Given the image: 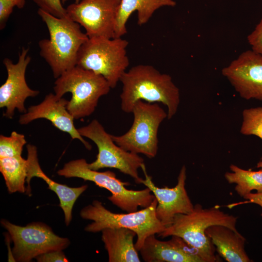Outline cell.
I'll list each match as a JSON object with an SVG mask.
<instances>
[{
  "instance_id": "e0dca14e",
  "label": "cell",
  "mask_w": 262,
  "mask_h": 262,
  "mask_svg": "<svg viewBox=\"0 0 262 262\" xmlns=\"http://www.w3.org/2000/svg\"><path fill=\"white\" fill-rule=\"evenodd\" d=\"M167 241L149 236L139 251L146 262H203L195 249L180 237L173 235Z\"/></svg>"
},
{
  "instance_id": "7c38bea8",
  "label": "cell",
  "mask_w": 262,
  "mask_h": 262,
  "mask_svg": "<svg viewBox=\"0 0 262 262\" xmlns=\"http://www.w3.org/2000/svg\"><path fill=\"white\" fill-rule=\"evenodd\" d=\"M29 50V48H22L16 63L8 58L3 60L7 77L0 87V107L5 108L3 116L9 119L13 117L16 109L20 113H26V99L39 93V91L30 88L26 81V71L31 61L28 55Z\"/></svg>"
},
{
  "instance_id": "8fae6325",
  "label": "cell",
  "mask_w": 262,
  "mask_h": 262,
  "mask_svg": "<svg viewBox=\"0 0 262 262\" xmlns=\"http://www.w3.org/2000/svg\"><path fill=\"white\" fill-rule=\"evenodd\" d=\"M121 0H80L66 8L67 16L84 28L90 38H115Z\"/></svg>"
},
{
  "instance_id": "ba28073f",
  "label": "cell",
  "mask_w": 262,
  "mask_h": 262,
  "mask_svg": "<svg viewBox=\"0 0 262 262\" xmlns=\"http://www.w3.org/2000/svg\"><path fill=\"white\" fill-rule=\"evenodd\" d=\"M131 113L133 121L130 129L121 135H111L116 144L124 150L154 158L158 150V133L167 113L158 103L138 100Z\"/></svg>"
},
{
  "instance_id": "5b68a950",
  "label": "cell",
  "mask_w": 262,
  "mask_h": 262,
  "mask_svg": "<svg viewBox=\"0 0 262 262\" xmlns=\"http://www.w3.org/2000/svg\"><path fill=\"white\" fill-rule=\"evenodd\" d=\"M111 89L102 76L77 66L65 71L56 79L53 90L55 95L62 98L71 93L67 109L75 119L92 114L99 98Z\"/></svg>"
},
{
  "instance_id": "9c48e42d",
  "label": "cell",
  "mask_w": 262,
  "mask_h": 262,
  "mask_svg": "<svg viewBox=\"0 0 262 262\" xmlns=\"http://www.w3.org/2000/svg\"><path fill=\"white\" fill-rule=\"evenodd\" d=\"M83 137L92 140L97 146L96 159L88 163L89 168L98 170L105 168H115L132 178L137 183H141L138 169L145 164L144 159L138 154L127 151L115 143L111 134L106 131L97 119L86 126L78 129Z\"/></svg>"
},
{
  "instance_id": "3957f363",
  "label": "cell",
  "mask_w": 262,
  "mask_h": 262,
  "mask_svg": "<svg viewBox=\"0 0 262 262\" xmlns=\"http://www.w3.org/2000/svg\"><path fill=\"white\" fill-rule=\"evenodd\" d=\"M237 221V217L225 213L217 206L204 209L196 204L190 213L177 214L172 224L158 236L163 238L179 236L195 250L203 262H215L218 261L215 248L205 233L206 229L219 225L238 232L236 228Z\"/></svg>"
},
{
  "instance_id": "f546056e",
  "label": "cell",
  "mask_w": 262,
  "mask_h": 262,
  "mask_svg": "<svg viewBox=\"0 0 262 262\" xmlns=\"http://www.w3.org/2000/svg\"><path fill=\"white\" fill-rule=\"evenodd\" d=\"M13 2L16 6L19 9L23 8L25 4L26 0H10Z\"/></svg>"
},
{
  "instance_id": "2e32d148",
  "label": "cell",
  "mask_w": 262,
  "mask_h": 262,
  "mask_svg": "<svg viewBox=\"0 0 262 262\" xmlns=\"http://www.w3.org/2000/svg\"><path fill=\"white\" fill-rule=\"evenodd\" d=\"M27 176L26 179V194H31L30 181L33 177L43 180L48 185V188L57 196L60 201V207L63 211L65 222L68 226L72 219V210L74 205L81 195L88 188L87 185L77 187H70L57 182L48 177L42 170L38 162L37 147L32 145L27 146Z\"/></svg>"
},
{
  "instance_id": "d6986e66",
  "label": "cell",
  "mask_w": 262,
  "mask_h": 262,
  "mask_svg": "<svg viewBox=\"0 0 262 262\" xmlns=\"http://www.w3.org/2000/svg\"><path fill=\"white\" fill-rule=\"evenodd\" d=\"M101 239L109 262H140L133 243L136 234L126 228H107L102 231Z\"/></svg>"
},
{
  "instance_id": "9a60e30c",
  "label": "cell",
  "mask_w": 262,
  "mask_h": 262,
  "mask_svg": "<svg viewBox=\"0 0 262 262\" xmlns=\"http://www.w3.org/2000/svg\"><path fill=\"white\" fill-rule=\"evenodd\" d=\"M68 100L58 98L55 94L49 93L39 104L29 107L26 113L20 115L19 123L26 125L40 118L51 122L56 128L68 133L72 139H78L90 150L91 145L80 134L74 124V117L67 109Z\"/></svg>"
},
{
  "instance_id": "ac0fdd59",
  "label": "cell",
  "mask_w": 262,
  "mask_h": 262,
  "mask_svg": "<svg viewBox=\"0 0 262 262\" xmlns=\"http://www.w3.org/2000/svg\"><path fill=\"white\" fill-rule=\"evenodd\" d=\"M205 233L214 246L215 250L228 262H249L245 245L246 239L239 232L223 225H213Z\"/></svg>"
},
{
  "instance_id": "7402d4cb",
  "label": "cell",
  "mask_w": 262,
  "mask_h": 262,
  "mask_svg": "<svg viewBox=\"0 0 262 262\" xmlns=\"http://www.w3.org/2000/svg\"><path fill=\"white\" fill-rule=\"evenodd\" d=\"M231 172L225 174L229 183L235 184V190L241 196L256 190L262 193V170L258 171L245 170L234 164L229 166Z\"/></svg>"
},
{
  "instance_id": "44dd1931",
  "label": "cell",
  "mask_w": 262,
  "mask_h": 262,
  "mask_svg": "<svg viewBox=\"0 0 262 262\" xmlns=\"http://www.w3.org/2000/svg\"><path fill=\"white\" fill-rule=\"evenodd\" d=\"M27 160L22 156L0 158V171L8 192L26 193Z\"/></svg>"
},
{
  "instance_id": "4316f807",
  "label": "cell",
  "mask_w": 262,
  "mask_h": 262,
  "mask_svg": "<svg viewBox=\"0 0 262 262\" xmlns=\"http://www.w3.org/2000/svg\"><path fill=\"white\" fill-rule=\"evenodd\" d=\"M16 6L10 0H0V29L3 30L6 22Z\"/></svg>"
},
{
  "instance_id": "4dcf8cb0",
  "label": "cell",
  "mask_w": 262,
  "mask_h": 262,
  "mask_svg": "<svg viewBox=\"0 0 262 262\" xmlns=\"http://www.w3.org/2000/svg\"><path fill=\"white\" fill-rule=\"evenodd\" d=\"M257 167L262 170V160L260 161L257 164Z\"/></svg>"
},
{
  "instance_id": "277c9868",
  "label": "cell",
  "mask_w": 262,
  "mask_h": 262,
  "mask_svg": "<svg viewBox=\"0 0 262 262\" xmlns=\"http://www.w3.org/2000/svg\"><path fill=\"white\" fill-rule=\"evenodd\" d=\"M157 205V200L155 197L147 208L126 213H118L105 208L100 201L94 200L91 204L82 208L80 214L84 219L93 221L84 229L88 232L96 233L107 228H123L133 230L137 236L135 246L139 251L149 236L159 234L165 228L156 216Z\"/></svg>"
},
{
  "instance_id": "5bb4252c",
  "label": "cell",
  "mask_w": 262,
  "mask_h": 262,
  "mask_svg": "<svg viewBox=\"0 0 262 262\" xmlns=\"http://www.w3.org/2000/svg\"><path fill=\"white\" fill-rule=\"evenodd\" d=\"M222 74L243 98L262 100V56L258 53L252 49L242 52Z\"/></svg>"
},
{
  "instance_id": "484cf974",
  "label": "cell",
  "mask_w": 262,
  "mask_h": 262,
  "mask_svg": "<svg viewBox=\"0 0 262 262\" xmlns=\"http://www.w3.org/2000/svg\"><path fill=\"white\" fill-rule=\"evenodd\" d=\"M247 41L252 50L262 56V18L248 35Z\"/></svg>"
},
{
  "instance_id": "f1b7e54d",
  "label": "cell",
  "mask_w": 262,
  "mask_h": 262,
  "mask_svg": "<svg viewBox=\"0 0 262 262\" xmlns=\"http://www.w3.org/2000/svg\"><path fill=\"white\" fill-rule=\"evenodd\" d=\"M243 198L247 199L248 203L256 204L262 208V193H250L244 196ZM261 216H262V213Z\"/></svg>"
},
{
  "instance_id": "30bf717a",
  "label": "cell",
  "mask_w": 262,
  "mask_h": 262,
  "mask_svg": "<svg viewBox=\"0 0 262 262\" xmlns=\"http://www.w3.org/2000/svg\"><path fill=\"white\" fill-rule=\"evenodd\" d=\"M0 223L14 243L12 254L16 262H31L42 254L63 250L70 243L68 238L57 235L49 226L42 222L20 226L2 219Z\"/></svg>"
},
{
  "instance_id": "d4e9b609",
  "label": "cell",
  "mask_w": 262,
  "mask_h": 262,
  "mask_svg": "<svg viewBox=\"0 0 262 262\" xmlns=\"http://www.w3.org/2000/svg\"><path fill=\"white\" fill-rule=\"evenodd\" d=\"M39 7L57 17L67 16L61 0H32Z\"/></svg>"
},
{
  "instance_id": "cb8c5ba5",
  "label": "cell",
  "mask_w": 262,
  "mask_h": 262,
  "mask_svg": "<svg viewBox=\"0 0 262 262\" xmlns=\"http://www.w3.org/2000/svg\"><path fill=\"white\" fill-rule=\"evenodd\" d=\"M27 141L25 136L16 131L9 136L0 135V158L21 156Z\"/></svg>"
},
{
  "instance_id": "1f68e13d",
  "label": "cell",
  "mask_w": 262,
  "mask_h": 262,
  "mask_svg": "<svg viewBox=\"0 0 262 262\" xmlns=\"http://www.w3.org/2000/svg\"><path fill=\"white\" fill-rule=\"evenodd\" d=\"M63 4L66 3L68 0H61ZM80 1V0H75V2L78 3Z\"/></svg>"
},
{
  "instance_id": "4fadbf2b",
  "label": "cell",
  "mask_w": 262,
  "mask_h": 262,
  "mask_svg": "<svg viewBox=\"0 0 262 262\" xmlns=\"http://www.w3.org/2000/svg\"><path fill=\"white\" fill-rule=\"evenodd\" d=\"M145 179L141 183L148 188L157 200L156 214L157 218L165 228L170 226L178 214H187L192 212L194 205L192 204L185 188L186 168H181L177 184L173 188L165 186L160 188L156 186L151 176L147 172L145 164L142 167Z\"/></svg>"
},
{
  "instance_id": "6da1fadb",
  "label": "cell",
  "mask_w": 262,
  "mask_h": 262,
  "mask_svg": "<svg viewBox=\"0 0 262 262\" xmlns=\"http://www.w3.org/2000/svg\"><path fill=\"white\" fill-rule=\"evenodd\" d=\"M120 82L122 85L121 109L124 112L131 113L135 103L143 100L166 106L168 119L176 114L180 102V90L169 75L162 73L149 65H138L126 71Z\"/></svg>"
},
{
  "instance_id": "83f0119b",
  "label": "cell",
  "mask_w": 262,
  "mask_h": 262,
  "mask_svg": "<svg viewBox=\"0 0 262 262\" xmlns=\"http://www.w3.org/2000/svg\"><path fill=\"white\" fill-rule=\"evenodd\" d=\"M38 262H69L62 250H53L42 254L35 258Z\"/></svg>"
},
{
  "instance_id": "8992f818",
  "label": "cell",
  "mask_w": 262,
  "mask_h": 262,
  "mask_svg": "<svg viewBox=\"0 0 262 262\" xmlns=\"http://www.w3.org/2000/svg\"><path fill=\"white\" fill-rule=\"evenodd\" d=\"M57 174L66 178H78L94 182L99 187L108 190L112 195L108 199L115 206L128 213L137 211L139 207H148L155 198L147 187L140 190H130L126 187L130 183L117 179L111 171L99 172L89 168L84 159H79L65 164L58 170Z\"/></svg>"
},
{
  "instance_id": "ffe728a7",
  "label": "cell",
  "mask_w": 262,
  "mask_h": 262,
  "mask_svg": "<svg viewBox=\"0 0 262 262\" xmlns=\"http://www.w3.org/2000/svg\"><path fill=\"white\" fill-rule=\"evenodd\" d=\"M176 2L173 0H121L117 14L115 37H122L127 33L126 24L134 12L137 14V24H146L154 12L164 6L174 7Z\"/></svg>"
},
{
  "instance_id": "603a6c76",
  "label": "cell",
  "mask_w": 262,
  "mask_h": 262,
  "mask_svg": "<svg viewBox=\"0 0 262 262\" xmlns=\"http://www.w3.org/2000/svg\"><path fill=\"white\" fill-rule=\"evenodd\" d=\"M240 132L245 135H255L262 140V107L245 109Z\"/></svg>"
},
{
  "instance_id": "7a4b0ae2",
  "label": "cell",
  "mask_w": 262,
  "mask_h": 262,
  "mask_svg": "<svg viewBox=\"0 0 262 262\" xmlns=\"http://www.w3.org/2000/svg\"><path fill=\"white\" fill-rule=\"evenodd\" d=\"M38 15L46 24L49 38L38 42L40 55L50 66L57 79L77 65L82 46L89 39L81 26L67 16L57 17L39 9Z\"/></svg>"
},
{
  "instance_id": "52a82bcc",
  "label": "cell",
  "mask_w": 262,
  "mask_h": 262,
  "mask_svg": "<svg viewBox=\"0 0 262 262\" xmlns=\"http://www.w3.org/2000/svg\"><path fill=\"white\" fill-rule=\"evenodd\" d=\"M128 45L122 37L89 38L79 50L76 66L102 76L114 88L129 66Z\"/></svg>"
}]
</instances>
